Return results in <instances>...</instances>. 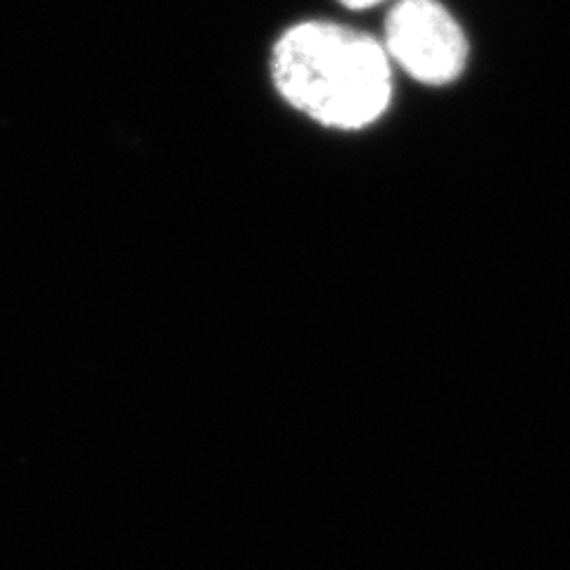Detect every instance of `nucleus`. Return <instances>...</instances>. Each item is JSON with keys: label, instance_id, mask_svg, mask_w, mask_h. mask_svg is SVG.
<instances>
[{"label": "nucleus", "instance_id": "f03ea898", "mask_svg": "<svg viewBox=\"0 0 570 570\" xmlns=\"http://www.w3.org/2000/svg\"><path fill=\"white\" fill-rule=\"evenodd\" d=\"M381 43L392 67L425 86L456 81L469 62L466 33L440 0H397Z\"/></svg>", "mask_w": 570, "mask_h": 570}, {"label": "nucleus", "instance_id": "7ed1b4c3", "mask_svg": "<svg viewBox=\"0 0 570 570\" xmlns=\"http://www.w3.org/2000/svg\"><path fill=\"white\" fill-rule=\"evenodd\" d=\"M337 3L350 8V10H368V8H376V6L385 3V0H337Z\"/></svg>", "mask_w": 570, "mask_h": 570}, {"label": "nucleus", "instance_id": "f257e3e1", "mask_svg": "<svg viewBox=\"0 0 570 570\" xmlns=\"http://www.w3.org/2000/svg\"><path fill=\"white\" fill-rule=\"evenodd\" d=\"M272 79L293 110L335 131L373 127L392 102V62L383 43L335 22L285 29L272 50Z\"/></svg>", "mask_w": 570, "mask_h": 570}]
</instances>
